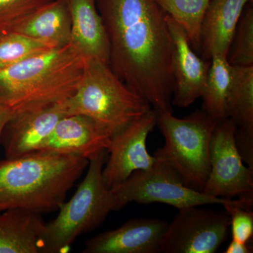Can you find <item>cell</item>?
Here are the masks:
<instances>
[{"mask_svg": "<svg viewBox=\"0 0 253 253\" xmlns=\"http://www.w3.org/2000/svg\"><path fill=\"white\" fill-rule=\"evenodd\" d=\"M110 44L109 66L156 111L173 113L172 36L156 0H95Z\"/></svg>", "mask_w": 253, "mask_h": 253, "instance_id": "cell-1", "label": "cell"}, {"mask_svg": "<svg viewBox=\"0 0 253 253\" xmlns=\"http://www.w3.org/2000/svg\"><path fill=\"white\" fill-rule=\"evenodd\" d=\"M88 165L84 158L47 152L0 160V212L59 211Z\"/></svg>", "mask_w": 253, "mask_h": 253, "instance_id": "cell-2", "label": "cell"}, {"mask_svg": "<svg viewBox=\"0 0 253 253\" xmlns=\"http://www.w3.org/2000/svg\"><path fill=\"white\" fill-rule=\"evenodd\" d=\"M84 62L68 44L0 68V102L15 117L64 102L77 89Z\"/></svg>", "mask_w": 253, "mask_h": 253, "instance_id": "cell-3", "label": "cell"}, {"mask_svg": "<svg viewBox=\"0 0 253 253\" xmlns=\"http://www.w3.org/2000/svg\"><path fill=\"white\" fill-rule=\"evenodd\" d=\"M69 115L90 118L112 136L152 110L115 74L109 64L87 60L77 89L65 101Z\"/></svg>", "mask_w": 253, "mask_h": 253, "instance_id": "cell-4", "label": "cell"}, {"mask_svg": "<svg viewBox=\"0 0 253 253\" xmlns=\"http://www.w3.org/2000/svg\"><path fill=\"white\" fill-rule=\"evenodd\" d=\"M108 151L89 161L87 172L76 193L59 209V214L45 223L40 241V253H67L79 236L96 229L111 211H116L112 189L103 180Z\"/></svg>", "mask_w": 253, "mask_h": 253, "instance_id": "cell-5", "label": "cell"}, {"mask_svg": "<svg viewBox=\"0 0 253 253\" xmlns=\"http://www.w3.org/2000/svg\"><path fill=\"white\" fill-rule=\"evenodd\" d=\"M165 144L154 153L157 162L170 169L183 184L202 192L210 166V143L219 121L201 110L184 118L168 111H156Z\"/></svg>", "mask_w": 253, "mask_h": 253, "instance_id": "cell-6", "label": "cell"}, {"mask_svg": "<svg viewBox=\"0 0 253 253\" xmlns=\"http://www.w3.org/2000/svg\"><path fill=\"white\" fill-rule=\"evenodd\" d=\"M112 190L116 196V211L131 202L162 203L181 210L209 204L222 206L229 200L190 189L170 169L156 161L152 168L135 171Z\"/></svg>", "mask_w": 253, "mask_h": 253, "instance_id": "cell-7", "label": "cell"}, {"mask_svg": "<svg viewBox=\"0 0 253 253\" xmlns=\"http://www.w3.org/2000/svg\"><path fill=\"white\" fill-rule=\"evenodd\" d=\"M236 125L218 122L210 143L209 175L203 193L222 199H253V170L245 166L235 141Z\"/></svg>", "mask_w": 253, "mask_h": 253, "instance_id": "cell-8", "label": "cell"}, {"mask_svg": "<svg viewBox=\"0 0 253 253\" xmlns=\"http://www.w3.org/2000/svg\"><path fill=\"white\" fill-rule=\"evenodd\" d=\"M230 229L227 212L191 207L179 210L168 223L161 243L163 253H214Z\"/></svg>", "mask_w": 253, "mask_h": 253, "instance_id": "cell-9", "label": "cell"}, {"mask_svg": "<svg viewBox=\"0 0 253 253\" xmlns=\"http://www.w3.org/2000/svg\"><path fill=\"white\" fill-rule=\"evenodd\" d=\"M156 124V111L152 109L113 136L102 170L103 180L109 189L117 187L135 171L154 166L156 159L148 152L146 140Z\"/></svg>", "mask_w": 253, "mask_h": 253, "instance_id": "cell-10", "label": "cell"}, {"mask_svg": "<svg viewBox=\"0 0 253 253\" xmlns=\"http://www.w3.org/2000/svg\"><path fill=\"white\" fill-rule=\"evenodd\" d=\"M112 136L90 118L69 115L58 122L38 152L54 153L89 160L108 151Z\"/></svg>", "mask_w": 253, "mask_h": 253, "instance_id": "cell-11", "label": "cell"}, {"mask_svg": "<svg viewBox=\"0 0 253 253\" xmlns=\"http://www.w3.org/2000/svg\"><path fill=\"white\" fill-rule=\"evenodd\" d=\"M166 21L174 46L172 104L186 108L202 95L211 60L198 56L190 44L185 31L169 15L166 14Z\"/></svg>", "mask_w": 253, "mask_h": 253, "instance_id": "cell-12", "label": "cell"}, {"mask_svg": "<svg viewBox=\"0 0 253 253\" xmlns=\"http://www.w3.org/2000/svg\"><path fill=\"white\" fill-rule=\"evenodd\" d=\"M168 226L157 218L139 217L126 221L113 230L86 240L83 253H158Z\"/></svg>", "mask_w": 253, "mask_h": 253, "instance_id": "cell-13", "label": "cell"}, {"mask_svg": "<svg viewBox=\"0 0 253 253\" xmlns=\"http://www.w3.org/2000/svg\"><path fill=\"white\" fill-rule=\"evenodd\" d=\"M66 116L64 101L23 113L11 120L5 126L1 138L6 159L38 152L56 125Z\"/></svg>", "mask_w": 253, "mask_h": 253, "instance_id": "cell-14", "label": "cell"}, {"mask_svg": "<svg viewBox=\"0 0 253 253\" xmlns=\"http://www.w3.org/2000/svg\"><path fill=\"white\" fill-rule=\"evenodd\" d=\"M71 19L69 44L85 61L109 64L110 44L95 0H66Z\"/></svg>", "mask_w": 253, "mask_h": 253, "instance_id": "cell-15", "label": "cell"}, {"mask_svg": "<svg viewBox=\"0 0 253 253\" xmlns=\"http://www.w3.org/2000/svg\"><path fill=\"white\" fill-rule=\"evenodd\" d=\"M251 0H212L201 28L203 59L215 54L227 57L231 41L241 14Z\"/></svg>", "mask_w": 253, "mask_h": 253, "instance_id": "cell-16", "label": "cell"}, {"mask_svg": "<svg viewBox=\"0 0 253 253\" xmlns=\"http://www.w3.org/2000/svg\"><path fill=\"white\" fill-rule=\"evenodd\" d=\"M51 43L56 46L69 44L71 19L66 0H53L33 14L0 29Z\"/></svg>", "mask_w": 253, "mask_h": 253, "instance_id": "cell-17", "label": "cell"}, {"mask_svg": "<svg viewBox=\"0 0 253 253\" xmlns=\"http://www.w3.org/2000/svg\"><path fill=\"white\" fill-rule=\"evenodd\" d=\"M42 214L22 209L0 212V253H40Z\"/></svg>", "mask_w": 253, "mask_h": 253, "instance_id": "cell-18", "label": "cell"}, {"mask_svg": "<svg viewBox=\"0 0 253 253\" xmlns=\"http://www.w3.org/2000/svg\"><path fill=\"white\" fill-rule=\"evenodd\" d=\"M226 116L236 125V136L253 137V66H231Z\"/></svg>", "mask_w": 253, "mask_h": 253, "instance_id": "cell-19", "label": "cell"}, {"mask_svg": "<svg viewBox=\"0 0 253 253\" xmlns=\"http://www.w3.org/2000/svg\"><path fill=\"white\" fill-rule=\"evenodd\" d=\"M231 79V65L227 57L221 54L212 56L201 98L203 111L219 121L227 118L226 97Z\"/></svg>", "mask_w": 253, "mask_h": 253, "instance_id": "cell-20", "label": "cell"}, {"mask_svg": "<svg viewBox=\"0 0 253 253\" xmlns=\"http://www.w3.org/2000/svg\"><path fill=\"white\" fill-rule=\"evenodd\" d=\"M166 14L169 15L185 31L190 44L201 51V28L208 6L212 0H156Z\"/></svg>", "mask_w": 253, "mask_h": 253, "instance_id": "cell-21", "label": "cell"}, {"mask_svg": "<svg viewBox=\"0 0 253 253\" xmlns=\"http://www.w3.org/2000/svg\"><path fill=\"white\" fill-rule=\"evenodd\" d=\"M56 47L59 46L14 32H0V68L21 62Z\"/></svg>", "mask_w": 253, "mask_h": 253, "instance_id": "cell-22", "label": "cell"}, {"mask_svg": "<svg viewBox=\"0 0 253 253\" xmlns=\"http://www.w3.org/2000/svg\"><path fill=\"white\" fill-rule=\"evenodd\" d=\"M227 60L231 66H253V6L246 5L231 41Z\"/></svg>", "mask_w": 253, "mask_h": 253, "instance_id": "cell-23", "label": "cell"}, {"mask_svg": "<svg viewBox=\"0 0 253 253\" xmlns=\"http://www.w3.org/2000/svg\"><path fill=\"white\" fill-rule=\"evenodd\" d=\"M253 199H229L222 205L230 217L232 240L242 244L249 243L253 236Z\"/></svg>", "mask_w": 253, "mask_h": 253, "instance_id": "cell-24", "label": "cell"}, {"mask_svg": "<svg viewBox=\"0 0 253 253\" xmlns=\"http://www.w3.org/2000/svg\"><path fill=\"white\" fill-rule=\"evenodd\" d=\"M53 0H0V29L33 14Z\"/></svg>", "mask_w": 253, "mask_h": 253, "instance_id": "cell-25", "label": "cell"}, {"mask_svg": "<svg viewBox=\"0 0 253 253\" xmlns=\"http://www.w3.org/2000/svg\"><path fill=\"white\" fill-rule=\"evenodd\" d=\"M14 118L15 116L12 111L7 106L0 102V145H1V134L5 126Z\"/></svg>", "mask_w": 253, "mask_h": 253, "instance_id": "cell-26", "label": "cell"}, {"mask_svg": "<svg viewBox=\"0 0 253 253\" xmlns=\"http://www.w3.org/2000/svg\"><path fill=\"white\" fill-rule=\"evenodd\" d=\"M224 253H253L252 246L247 244L237 242V241H231L228 247L226 248Z\"/></svg>", "mask_w": 253, "mask_h": 253, "instance_id": "cell-27", "label": "cell"}, {"mask_svg": "<svg viewBox=\"0 0 253 253\" xmlns=\"http://www.w3.org/2000/svg\"><path fill=\"white\" fill-rule=\"evenodd\" d=\"M239 139H253V138H239Z\"/></svg>", "mask_w": 253, "mask_h": 253, "instance_id": "cell-28", "label": "cell"}]
</instances>
